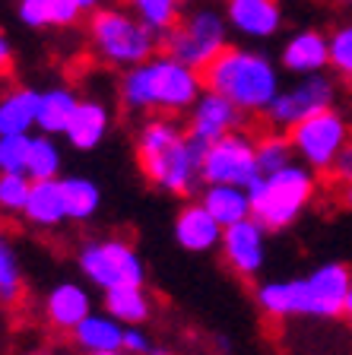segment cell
<instances>
[{
  "mask_svg": "<svg viewBox=\"0 0 352 355\" xmlns=\"http://www.w3.org/2000/svg\"><path fill=\"white\" fill-rule=\"evenodd\" d=\"M137 165L149 184L171 197H187L200 187L203 146L191 137L187 124L171 114H146L133 137Z\"/></svg>",
  "mask_w": 352,
  "mask_h": 355,
  "instance_id": "obj_1",
  "label": "cell"
},
{
  "mask_svg": "<svg viewBox=\"0 0 352 355\" xmlns=\"http://www.w3.org/2000/svg\"><path fill=\"white\" fill-rule=\"evenodd\" d=\"M352 286V270L343 260L317 263L305 276L267 279L254 288V302L270 320L317 318L330 320L346 311V295Z\"/></svg>",
  "mask_w": 352,
  "mask_h": 355,
  "instance_id": "obj_2",
  "label": "cell"
},
{
  "mask_svg": "<svg viewBox=\"0 0 352 355\" xmlns=\"http://www.w3.org/2000/svg\"><path fill=\"white\" fill-rule=\"evenodd\" d=\"M203 73L194 70L191 64L159 51L149 60L121 70L117 96L127 111L137 114H171L181 118L191 111V105L203 92Z\"/></svg>",
  "mask_w": 352,
  "mask_h": 355,
  "instance_id": "obj_3",
  "label": "cell"
},
{
  "mask_svg": "<svg viewBox=\"0 0 352 355\" xmlns=\"http://www.w3.org/2000/svg\"><path fill=\"white\" fill-rule=\"evenodd\" d=\"M203 86L235 102L248 118H264L283 89V67L264 48L254 44H228L200 70Z\"/></svg>",
  "mask_w": 352,
  "mask_h": 355,
  "instance_id": "obj_4",
  "label": "cell"
},
{
  "mask_svg": "<svg viewBox=\"0 0 352 355\" xmlns=\"http://www.w3.org/2000/svg\"><path fill=\"white\" fill-rule=\"evenodd\" d=\"M86 42L89 51L99 64L115 67V70H131V67L149 60L162 51V35L149 29L131 7H108L86 16Z\"/></svg>",
  "mask_w": 352,
  "mask_h": 355,
  "instance_id": "obj_5",
  "label": "cell"
},
{
  "mask_svg": "<svg viewBox=\"0 0 352 355\" xmlns=\"http://www.w3.org/2000/svg\"><path fill=\"white\" fill-rule=\"evenodd\" d=\"M248 191H251V216L267 232H286L311 207V200L317 193V171L295 159L286 168L264 171Z\"/></svg>",
  "mask_w": 352,
  "mask_h": 355,
  "instance_id": "obj_6",
  "label": "cell"
},
{
  "mask_svg": "<svg viewBox=\"0 0 352 355\" xmlns=\"http://www.w3.org/2000/svg\"><path fill=\"white\" fill-rule=\"evenodd\" d=\"M232 44L226 10L216 3H197L181 13V19L162 35V51L171 58L191 64L194 70H203L219 51Z\"/></svg>",
  "mask_w": 352,
  "mask_h": 355,
  "instance_id": "obj_7",
  "label": "cell"
},
{
  "mask_svg": "<svg viewBox=\"0 0 352 355\" xmlns=\"http://www.w3.org/2000/svg\"><path fill=\"white\" fill-rule=\"evenodd\" d=\"M76 266L83 279L99 292L146 282V263L127 238H89L76 251Z\"/></svg>",
  "mask_w": 352,
  "mask_h": 355,
  "instance_id": "obj_8",
  "label": "cell"
},
{
  "mask_svg": "<svg viewBox=\"0 0 352 355\" xmlns=\"http://www.w3.org/2000/svg\"><path fill=\"white\" fill-rule=\"evenodd\" d=\"M289 133L292 140V153L301 165L315 168L317 175H333L343 149L352 143V127L340 108L317 111L311 118L299 121Z\"/></svg>",
  "mask_w": 352,
  "mask_h": 355,
  "instance_id": "obj_9",
  "label": "cell"
},
{
  "mask_svg": "<svg viewBox=\"0 0 352 355\" xmlns=\"http://www.w3.org/2000/svg\"><path fill=\"white\" fill-rule=\"evenodd\" d=\"M340 102V76L324 70V73L295 76L289 86H283L267 108L264 121L273 130H292L299 121L311 118L317 111L337 108Z\"/></svg>",
  "mask_w": 352,
  "mask_h": 355,
  "instance_id": "obj_10",
  "label": "cell"
},
{
  "mask_svg": "<svg viewBox=\"0 0 352 355\" xmlns=\"http://www.w3.org/2000/svg\"><path fill=\"white\" fill-rule=\"evenodd\" d=\"M257 178H260L257 137L244 133V127L203 146V155H200V181H203V184L251 187Z\"/></svg>",
  "mask_w": 352,
  "mask_h": 355,
  "instance_id": "obj_11",
  "label": "cell"
},
{
  "mask_svg": "<svg viewBox=\"0 0 352 355\" xmlns=\"http://www.w3.org/2000/svg\"><path fill=\"white\" fill-rule=\"evenodd\" d=\"M267 235H270V232H267L254 216L235 222V225H226L222 241H219V254L235 276H242V279H257V276L264 273Z\"/></svg>",
  "mask_w": 352,
  "mask_h": 355,
  "instance_id": "obj_12",
  "label": "cell"
},
{
  "mask_svg": "<svg viewBox=\"0 0 352 355\" xmlns=\"http://www.w3.org/2000/svg\"><path fill=\"white\" fill-rule=\"evenodd\" d=\"M244 121H248V114L235 102H228L226 96H219L213 89H203L200 98L191 105V111H187V121H184V124H187L194 140H197L200 146H206V143L219 140L226 133L242 130Z\"/></svg>",
  "mask_w": 352,
  "mask_h": 355,
  "instance_id": "obj_13",
  "label": "cell"
},
{
  "mask_svg": "<svg viewBox=\"0 0 352 355\" xmlns=\"http://www.w3.org/2000/svg\"><path fill=\"white\" fill-rule=\"evenodd\" d=\"M226 16L232 35H238L248 44L276 38L283 32V22H286L279 0H232V3H226Z\"/></svg>",
  "mask_w": 352,
  "mask_h": 355,
  "instance_id": "obj_14",
  "label": "cell"
},
{
  "mask_svg": "<svg viewBox=\"0 0 352 355\" xmlns=\"http://www.w3.org/2000/svg\"><path fill=\"white\" fill-rule=\"evenodd\" d=\"M96 311L92 292L86 282H74V279H58L42 298V314L54 330L74 333L83 320Z\"/></svg>",
  "mask_w": 352,
  "mask_h": 355,
  "instance_id": "obj_15",
  "label": "cell"
},
{
  "mask_svg": "<svg viewBox=\"0 0 352 355\" xmlns=\"http://www.w3.org/2000/svg\"><path fill=\"white\" fill-rule=\"evenodd\" d=\"M279 67L292 76H308L330 70V42L321 29L305 26L286 35V42L279 44Z\"/></svg>",
  "mask_w": 352,
  "mask_h": 355,
  "instance_id": "obj_16",
  "label": "cell"
},
{
  "mask_svg": "<svg viewBox=\"0 0 352 355\" xmlns=\"http://www.w3.org/2000/svg\"><path fill=\"white\" fill-rule=\"evenodd\" d=\"M222 232L226 229L216 222V216L200 200H187L175 213V222H171V235H175L178 248H184L187 254L216 251L222 241Z\"/></svg>",
  "mask_w": 352,
  "mask_h": 355,
  "instance_id": "obj_17",
  "label": "cell"
},
{
  "mask_svg": "<svg viewBox=\"0 0 352 355\" xmlns=\"http://www.w3.org/2000/svg\"><path fill=\"white\" fill-rule=\"evenodd\" d=\"M111 130V108L105 98H96V96H86L80 98L76 105V114L67 127L64 140L67 146L80 149V153H89V149H96L99 143H105Z\"/></svg>",
  "mask_w": 352,
  "mask_h": 355,
  "instance_id": "obj_18",
  "label": "cell"
},
{
  "mask_svg": "<svg viewBox=\"0 0 352 355\" xmlns=\"http://www.w3.org/2000/svg\"><path fill=\"white\" fill-rule=\"evenodd\" d=\"M124 330L121 320H115L108 311H92L86 320L74 330V343L83 355H111L124 352Z\"/></svg>",
  "mask_w": 352,
  "mask_h": 355,
  "instance_id": "obj_19",
  "label": "cell"
},
{
  "mask_svg": "<svg viewBox=\"0 0 352 355\" xmlns=\"http://www.w3.org/2000/svg\"><path fill=\"white\" fill-rule=\"evenodd\" d=\"M76 0H16V19L26 29H74L83 19Z\"/></svg>",
  "mask_w": 352,
  "mask_h": 355,
  "instance_id": "obj_20",
  "label": "cell"
},
{
  "mask_svg": "<svg viewBox=\"0 0 352 355\" xmlns=\"http://www.w3.org/2000/svg\"><path fill=\"white\" fill-rule=\"evenodd\" d=\"M22 219L29 225H35V229H60L64 222H70L60 178H54V181H32L29 203L22 209Z\"/></svg>",
  "mask_w": 352,
  "mask_h": 355,
  "instance_id": "obj_21",
  "label": "cell"
},
{
  "mask_svg": "<svg viewBox=\"0 0 352 355\" xmlns=\"http://www.w3.org/2000/svg\"><path fill=\"white\" fill-rule=\"evenodd\" d=\"M38 124V89L10 86L0 92V137L7 133H35Z\"/></svg>",
  "mask_w": 352,
  "mask_h": 355,
  "instance_id": "obj_22",
  "label": "cell"
},
{
  "mask_svg": "<svg viewBox=\"0 0 352 355\" xmlns=\"http://www.w3.org/2000/svg\"><path fill=\"white\" fill-rule=\"evenodd\" d=\"M83 96H76V89L70 86H48L38 92V133H51V137H64L70 121L76 114V105Z\"/></svg>",
  "mask_w": 352,
  "mask_h": 355,
  "instance_id": "obj_23",
  "label": "cell"
},
{
  "mask_svg": "<svg viewBox=\"0 0 352 355\" xmlns=\"http://www.w3.org/2000/svg\"><path fill=\"white\" fill-rule=\"evenodd\" d=\"M197 200L216 216L222 229L242 219H251V191L242 184H203Z\"/></svg>",
  "mask_w": 352,
  "mask_h": 355,
  "instance_id": "obj_24",
  "label": "cell"
},
{
  "mask_svg": "<svg viewBox=\"0 0 352 355\" xmlns=\"http://www.w3.org/2000/svg\"><path fill=\"white\" fill-rule=\"evenodd\" d=\"M102 311H108L124 327H137L153 318V298L143 286H117L102 292Z\"/></svg>",
  "mask_w": 352,
  "mask_h": 355,
  "instance_id": "obj_25",
  "label": "cell"
},
{
  "mask_svg": "<svg viewBox=\"0 0 352 355\" xmlns=\"http://www.w3.org/2000/svg\"><path fill=\"white\" fill-rule=\"evenodd\" d=\"M60 187H64L67 200V216L70 222H89L96 219L102 209V191L92 178L86 175H60Z\"/></svg>",
  "mask_w": 352,
  "mask_h": 355,
  "instance_id": "obj_26",
  "label": "cell"
},
{
  "mask_svg": "<svg viewBox=\"0 0 352 355\" xmlns=\"http://www.w3.org/2000/svg\"><path fill=\"white\" fill-rule=\"evenodd\" d=\"M60 137L51 133H32V146H29V162H26V175L32 181H54L64 175V146Z\"/></svg>",
  "mask_w": 352,
  "mask_h": 355,
  "instance_id": "obj_27",
  "label": "cell"
},
{
  "mask_svg": "<svg viewBox=\"0 0 352 355\" xmlns=\"http://www.w3.org/2000/svg\"><path fill=\"white\" fill-rule=\"evenodd\" d=\"M124 3L159 35H165L187 10V0H124Z\"/></svg>",
  "mask_w": 352,
  "mask_h": 355,
  "instance_id": "obj_28",
  "label": "cell"
},
{
  "mask_svg": "<svg viewBox=\"0 0 352 355\" xmlns=\"http://www.w3.org/2000/svg\"><path fill=\"white\" fill-rule=\"evenodd\" d=\"M257 162H260V175L264 171H276V168H286L289 162H295V153H292V140H289L286 130H267L257 137Z\"/></svg>",
  "mask_w": 352,
  "mask_h": 355,
  "instance_id": "obj_29",
  "label": "cell"
},
{
  "mask_svg": "<svg viewBox=\"0 0 352 355\" xmlns=\"http://www.w3.org/2000/svg\"><path fill=\"white\" fill-rule=\"evenodd\" d=\"M22 295V263H19V254H16L13 241L3 235L0 229V302H19Z\"/></svg>",
  "mask_w": 352,
  "mask_h": 355,
  "instance_id": "obj_30",
  "label": "cell"
},
{
  "mask_svg": "<svg viewBox=\"0 0 352 355\" xmlns=\"http://www.w3.org/2000/svg\"><path fill=\"white\" fill-rule=\"evenodd\" d=\"M327 42H330V73H337L340 83H352V19L333 26Z\"/></svg>",
  "mask_w": 352,
  "mask_h": 355,
  "instance_id": "obj_31",
  "label": "cell"
},
{
  "mask_svg": "<svg viewBox=\"0 0 352 355\" xmlns=\"http://www.w3.org/2000/svg\"><path fill=\"white\" fill-rule=\"evenodd\" d=\"M32 178L29 175H10L0 171V213L3 216H22L26 203H29Z\"/></svg>",
  "mask_w": 352,
  "mask_h": 355,
  "instance_id": "obj_32",
  "label": "cell"
},
{
  "mask_svg": "<svg viewBox=\"0 0 352 355\" xmlns=\"http://www.w3.org/2000/svg\"><path fill=\"white\" fill-rule=\"evenodd\" d=\"M29 146H32V133H7V137H0V171L26 175Z\"/></svg>",
  "mask_w": 352,
  "mask_h": 355,
  "instance_id": "obj_33",
  "label": "cell"
},
{
  "mask_svg": "<svg viewBox=\"0 0 352 355\" xmlns=\"http://www.w3.org/2000/svg\"><path fill=\"white\" fill-rule=\"evenodd\" d=\"M156 346H159V343H156L153 336L143 330V324L127 327V330H124V352L127 355H153Z\"/></svg>",
  "mask_w": 352,
  "mask_h": 355,
  "instance_id": "obj_34",
  "label": "cell"
},
{
  "mask_svg": "<svg viewBox=\"0 0 352 355\" xmlns=\"http://www.w3.org/2000/svg\"><path fill=\"white\" fill-rule=\"evenodd\" d=\"M333 178H337V181H352V143L343 149V155H340L337 168H333Z\"/></svg>",
  "mask_w": 352,
  "mask_h": 355,
  "instance_id": "obj_35",
  "label": "cell"
},
{
  "mask_svg": "<svg viewBox=\"0 0 352 355\" xmlns=\"http://www.w3.org/2000/svg\"><path fill=\"white\" fill-rule=\"evenodd\" d=\"M10 67H13V44H10V38L0 32V76H7Z\"/></svg>",
  "mask_w": 352,
  "mask_h": 355,
  "instance_id": "obj_36",
  "label": "cell"
},
{
  "mask_svg": "<svg viewBox=\"0 0 352 355\" xmlns=\"http://www.w3.org/2000/svg\"><path fill=\"white\" fill-rule=\"evenodd\" d=\"M76 7L83 10V13H96V10H102V7H108V0H76Z\"/></svg>",
  "mask_w": 352,
  "mask_h": 355,
  "instance_id": "obj_37",
  "label": "cell"
},
{
  "mask_svg": "<svg viewBox=\"0 0 352 355\" xmlns=\"http://www.w3.org/2000/svg\"><path fill=\"white\" fill-rule=\"evenodd\" d=\"M340 203L352 209V181H340Z\"/></svg>",
  "mask_w": 352,
  "mask_h": 355,
  "instance_id": "obj_38",
  "label": "cell"
},
{
  "mask_svg": "<svg viewBox=\"0 0 352 355\" xmlns=\"http://www.w3.org/2000/svg\"><path fill=\"white\" fill-rule=\"evenodd\" d=\"M343 318L352 320V286H349V295H346V311H343Z\"/></svg>",
  "mask_w": 352,
  "mask_h": 355,
  "instance_id": "obj_39",
  "label": "cell"
},
{
  "mask_svg": "<svg viewBox=\"0 0 352 355\" xmlns=\"http://www.w3.org/2000/svg\"><path fill=\"white\" fill-rule=\"evenodd\" d=\"M340 3H346V7H352V0H340Z\"/></svg>",
  "mask_w": 352,
  "mask_h": 355,
  "instance_id": "obj_40",
  "label": "cell"
},
{
  "mask_svg": "<svg viewBox=\"0 0 352 355\" xmlns=\"http://www.w3.org/2000/svg\"><path fill=\"white\" fill-rule=\"evenodd\" d=\"M111 355H127V352H111Z\"/></svg>",
  "mask_w": 352,
  "mask_h": 355,
  "instance_id": "obj_41",
  "label": "cell"
},
{
  "mask_svg": "<svg viewBox=\"0 0 352 355\" xmlns=\"http://www.w3.org/2000/svg\"><path fill=\"white\" fill-rule=\"evenodd\" d=\"M226 3H232V0H226Z\"/></svg>",
  "mask_w": 352,
  "mask_h": 355,
  "instance_id": "obj_42",
  "label": "cell"
}]
</instances>
